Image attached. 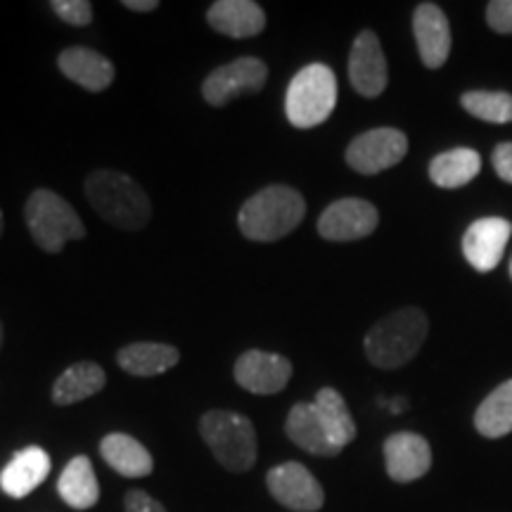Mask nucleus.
Returning a JSON list of instances; mask_svg holds the SVG:
<instances>
[{"mask_svg":"<svg viewBox=\"0 0 512 512\" xmlns=\"http://www.w3.org/2000/svg\"><path fill=\"white\" fill-rule=\"evenodd\" d=\"M306 216L302 192L290 185H268L242 204L238 214L240 233L252 242L283 240Z\"/></svg>","mask_w":512,"mask_h":512,"instance_id":"nucleus-1","label":"nucleus"},{"mask_svg":"<svg viewBox=\"0 0 512 512\" xmlns=\"http://www.w3.org/2000/svg\"><path fill=\"white\" fill-rule=\"evenodd\" d=\"M430 332L425 311L406 306L377 320L363 339L368 361L380 370H396L418 356Z\"/></svg>","mask_w":512,"mask_h":512,"instance_id":"nucleus-2","label":"nucleus"},{"mask_svg":"<svg viewBox=\"0 0 512 512\" xmlns=\"http://www.w3.org/2000/svg\"><path fill=\"white\" fill-rule=\"evenodd\" d=\"M86 195L102 219L121 230H140L150 223V197L131 176L121 171H93L86 178Z\"/></svg>","mask_w":512,"mask_h":512,"instance_id":"nucleus-3","label":"nucleus"},{"mask_svg":"<svg viewBox=\"0 0 512 512\" xmlns=\"http://www.w3.org/2000/svg\"><path fill=\"white\" fill-rule=\"evenodd\" d=\"M200 434L214 458L228 472H249L259 456L256 430L247 415L214 408L200 420Z\"/></svg>","mask_w":512,"mask_h":512,"instance_id":"nucleus-4","label":"nucleus"},{"mask_svg":"<svg viewBox=\"0 0 512 512\" xmlns=\"http://www.w3.org/2000/svg\"><path fill=\"white\" fill-rule=\"evenodd\" d=\"M24 221L36 245L48 254L62 252L69 240L86 238V226L76 209L57 192L46 188L31 192L24 207Z\"/></svg>","mask_w":512,"mask_h":512,"instance_id":"nucleus-5","label":"nucleus"},{"mask_svg":"<svg viewBox=\"0 0 512 512\" xmlns=\"http://www.w3.org/2000/svg\"><path fill=\"white\" fill-rule=\"evenodd\" d=\"M337 76L328 64H306L290 81L285 95V114L294 128H313L335 112Z\"/></svg>","mask_w":512,"mask_h":512,"instance_id":"nucleus-6","label":"nucleus"},{"mask_svg":"<svg viewBox=\"0 0 512 512\" xmlns=\"http://www.w3.org/2000/svg\"><path fill=\"white\" fill-rule=\"evenodd\" d=\"M408 138L399 128H370L351 140L347 147V164L356 174L375 176L392 169L406 157Z\"/></svg>","mask_w":512,"mask_h":512,"instance_id":"nucleus-7","label":"nucleus"},{"mask_svg":"<svg viewBox=\"0 0 512 512\" xmlns=\"http://www.w3.org/2000/svg\"><path fill=\"white\" fill-rule=\"evenodd\" d=\"M268 67L259 57H238L221 64L202 83V98L211 107H226L240 95H254L266 86Z\"/></svg>","mask_w":512,"mask_h":512,"instance_id":"nucleus-8","label":"nucleus"},{"mask_svg":"<svg viewBox=\"0 0 512 512\" xmlns=\"http://www.w3.org/2000/svg\"><path fill=\"white\" fill-rule=\"evenodd\" d=\"M380 226V211L361 197H344L320 214L318 233L330 242H354L373 235Z\"/></svg>","mask_w":512,"mask_h":512,"instance_id":"nucleus-9","label":"nucleus"},{"mask_svg":"<svg viewBox=\"0 0 512 512\" xmlns=\"http://www.w3.org/2000/svg\"><path fill=\"white\" fill-rule=\"evenodd\" d=\"M266 486L271 496L287 510L294 512H318L325 503V491L309 467L302 463H283L268 470Z\"/></svg>","mask_w":512,"mask_h":512,"instance_id":"nucleus-10","label":"nucleus"},{"mask_svg":"<svg viewBox=\"0 0 512 512\" xmlns=\"http://www.w3.org/2000/svg\"><path fill=\"white\" fill-rule=\"evenodd\" d=\"M233 377L249 394L271 396L287 387L292 377V363L290 358L271 354V351L249 349L235 361Z\"/></svg>","mask_w":512,"mask_h":512,"instance_id":"nucleus-11","label":"nucleus"},{"mask_svg":"<svg viewBox=\"0 0 512 512\" xmlns=\"http://www.w3.org/2000/svg\"><path fill=\"white\" fill-rule=\"evenodd\" d=\"M512 235V223L503 216H484L470 223L463 235L465 261L477 273H491L501 264Z\"/></svg>","mask_w":512,"mask_h":512,"instance_id":"nucleus-12","label":"nucleus"},{"mask_svg":"<svg viewBox=\"0 0 512 512\" xmlns=\"http://www.w3.org/2000/svg\"><path fill=\"white\" fill-rule=\"evenodd\" d=\"M349 81L363 98H377L387 88V57L375 31L366 29L356 36L349 53Z\"/></svg>","mask_w":512,"mask_h":512,"instance_id":"nucleus-13","label":"nucleus"},{"mask_svg":"<svg viewBox=\"0 0 512 512\" xmlns=\"http://www.w3.org/2000/svg\"><path fill=\"white\" fill-rule=\"evenodd\" d=\"M384 465L396 484H411L425 477L432 467L430 441L415 432H396L384 441Z\"/></svg>","mask_w":512,"mask_h":512,"instance_id":"nucleus-14","label":"nucleus"},{"mask_svg":"<svg viewBox=\"0 0 512 512\" xmlns=\"http://www.w3.org/2000/svg\"><path fill=\"white\" fill-rule=\"evenodd\" d=\"M413 34L420 60L427 69H441L451 55V24L434 3H420L413 15Z\"/></svg>","mask_w":512,"mask_h":512,"instance_id":"nucleus-15","label":"nucleus"},{"mask_svg":"<svg viewBox=\"0 0 512 512\" xmlns=\"http://www.w3.org/2000/svg\"><path fill=\"white\" fill-rule=\"evenodd\" d=\"M207 22L221 36L254 38L266 29V12L254 0H216L209 5Z\"/></svg>","mask_w":512,"mask_h":512,"instance_id":"nucleus-16","label":"nucleus"},{"mask_svg":"<svg viewBox=\"0 0 512 512\" xmlns=\"http://www.w3.org/2000/svg\"><path fill=\"white\" fill-rule=\"evenodd\" d=\"M57 67L69 81L79 83L88 93L107 91L114 81V64L93 48H64L57 57Z\"/></svg>","mask_w":512,"mask_h":512,"instance_id":"nucleus-17","label":"nucleus"},{"mask_svg":"<svg viewBox=\"0 0 512 512\" xmlns=\"http://www.w3.org/2000/svg\"><path fill=\"white\" fill-rule=\"evenodd\" d=\"M50 456L41 446H27L17 451L0 472V489L10 498H27L50 475Z\"/></svg>","mask_w":512,"mask_h":512,"instance_id":"nucleus-18","label":"nucleus"},{"mask_svg":"<svg viewBox=\"0 0 512 512\" xmlns=\"http://www.w3.org/2000/svg\"><path fill=\"white\" fill-rule=\"evenodd\" d=\"M285 434L294 446L311 453V456L335 458L342 453V448H337L330 441L313 403H294L290 415H287L285 420Z\"/></svg>","mask_w":512,"mask_h":512,"instance_id":"nucleus-19","label":"nucleus"},{"mask_svg":"<svg viewBox=\"0 0 512 512\" xmlns=\"http://www.w3.org/2000/svg\"><path fill=\"white\" fill-rule=\"evenodd\" d=\"M100 456L114 472L124 475L128 479H140L152 475L155 470V460H152L150 451L133 439L131 434L112 432L100 441Z\"/></svg>","mask_w":512,"mask_h":512,"instance_id":"nucleus-20","label":"nucleus"},{"mask_svg":"<svg viewBox=\"0 0 512 512\" xmlns=\"http://www.w3.org/2000/svg\"><path fill=\"white\" fill-rule=\"evenodd\" d=\"M57 494L74 510H91L100 501V484L91 458L76 456L67 463L57 479Z\"/></svg>","mask_w":512,"mask_h":512,"instance_id":"nucleus-21","label":"nucleus"},{"mask_svg":"<svg viewBox=\"0 0 512 512\" xmlns=\"http://www.w3.org/2000/svg\"><path fill=\"white\" fill-rule=\"evenodd\" d=\"M107 384V373L93 361H81L69 366L53 384V401L57 406H74V403L91 399L100 394Z\"/></svg>","mask_w":512,"mask_h":512,"instance_id":"nucleus-22","label":"nucleus"},{"mask_svg":"<svg viewBox=\"0 0 512 512\" xmlns=\"http://www.w3.org/2000/svg\"><path fill=\"white\" fill-rule=\"evenodd\" d=\"M181 361V351L171 344L159 342H136L128 344L117 354V363L121 370L136 377H155L164 375L176 363Z\"/></svg>","mask_w":512,"mask_h":512,"instance_id":"nucleus-23","label":"nucleus"},{"mask_svg":"<svg viewBox=\"0 0 512 512\" xmlns=\"http://www.w3.org/2000/svg\"><path fill=\"white\" fill-rule=\"evenodd\" d=\"M482 171V157L472 147H453L430 162V178L434 185L446 190L463 188L472 183Z\"/></svg>","mask_w":512,"mask_h":512,"instance_id":"nucleus-24","label":"nucleus"},{"mask_svg":"<svg viewBox=\"0 0 512 512\" xmlns=\"http://www.w3.org/2000/svg\"><path fill=\"white\" fill-rule=\"evenodd\" d=\"M313 406H316L318 418H320V422H323L325 432H328L332 444L344 451V448H347L358 434L356 422H354V418H351L344 396L339 394L337 389L323 387L316 394Z\"/></svg>","mask_w":512,"mask_h":512,"instance_id":"nucleus-25","label":"nucleus"},{"mask_svg":"<svg viewBox=\"0 0 512 512\" xmlns=\"http://www.w3.org/2000/svg\"><path fill=\"white\" fill-rule=\"evenodd\" d=\"M475 427L486 439H501L512 432V380L498 384L494 392L479 403Z\"/></svg>","mask_w":512,"mask_h":512,"instance_id":"nucleus-26","label":"nucleus"},{"mask_svg":"<svg viewBox=\"0 0 512 512\" xmlns=\"http://www.w3.org/2000/svg\"><path fill=\"white\" fill-rule=\"evenodd\" d=\"M467 114L486 124H510L512 121V95L503 91H467L460 98Z\"/></svg>","mask_w":512,"mask_h":512,"instance_id":"nucleus-27","label":"nucleus"},{"mask_svg":"<svg viewBox=\"0 0 512 512\" xmlns=\"http://www.w3.org/2000/svg\"><path fill=\"white\" fill-rule=\"evenodd\" d=\"M50 8L62 22L72 24V27H88L93 22V5L88 0H53Z\"/></svg>","mask_w":512,"mask_h":512,"instance_id":"nucleus-28","label":"nucleus"},{"mask_svg":"<svg viewBox=\"0 0 512 512\" xmlns=\"http://www.w3.org/2000/svg\"><path fill=\"white\" fill-rule=\"evenodd\" d=\"M486 22L498 34H512V0H494L486 5Z\"/></svg>","mask_w":512,"mask_h":512,"instance_id":"nucleus-29","label":"nucleus"},{"mask_svg":"<svg viewBox=\"0 0 512 512\" xmlns=\"http://www.w3.org/2000/svg\"><path fill=\"white\" fill-rule=\"evenodd\" d=\"M124 505H126V512H166V508L157 501V498H152L150 494H145V491L140 489L128 491L124 498Z\"/></svg>","mask_w":512,"mask_h":512,"instance_id":"nucleus-30","label":"nucleus"},{"mask_svg":"<svg viewBox=\"0 0 512 512\" xmlns=\"http://www.w3.org/2000/svg\"><path fill=\"white\" fill-rule=\"evenodd\" d=\"M491 164H494L498 178L512 185V140L510 143L496 145L494 155H491Z\"/></svg>","mask_w":512,"mask_h":512,"instance_id":"nucleus-31","label":"nucleus"},{"mask_svg":"<svg viewBox=\"0 0 512 512\" xmlns=\"http://www.w3.org/2000/svg\"><path fill=\"white\" fill-rule=\"evenodd\" d=\"M124 8L133 12H152L159 8L157 0H124Z\"/></svg>","mask_w":512,"mask_h":512,"instance_id":"nucleus-32","label":"nucleus"},{"mask_svg":"<svg viewBox=\"0 0 512 512\" xmlns=\"http://www.w3.org/2000/svg\"><path fill=\"white\" fill-rule=\"evenodd\" d=\"M389 411H392L394 415L403 413V411H406V401H403V399H396V401H392V403H389Z\"/></svg>","mask_w":512,"mask_h":512,"instance_id":"nucleus-33","label":"nucleus"},{"mask_svg":"<svg viewBox=\"0 0 512 512\" xmlns=\"http://www.w3.org/2000/svg\"><path fill=\"white\" fill-rule=\"evenodd\" d=\"M3 337H5V332H3V320H0V349H3Z\"/></svg>","mask_w":512,"mask_h":512,"instance_id":"nucleus-34","label":"nucleus"},{"mask_svg":"<svg viewBox=\"0 0 512 512\" xmlns=\"http://www.w3.org/2000/svg\"><path fill=\"white\" fill-rule=\"evenodd\" d=\"M3 226H5V219H3V209H0V235H3Z\"/></svg>","mask_w":512,"mask_h":512,"instance_id":"nucleus-35","label":"nucleus"},{"mask_svg":"<svg viewBox=\"0 0 512 512\" xmlns=\"http://www.w3.org/2000/svg\"><path fill=\"white\" fill-rule=\"evenodd\" d=\"M510 278H512V259H510Z\"/></svg>","mask_w":512,"mask_h":512,"instance_id":"nucleus-36","label":"nucleus"}]
</instances>
